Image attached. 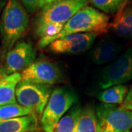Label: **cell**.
<instances>
[{
	"label": "cell",
	"mask_w": 132,
	"mask_h": 132,
	"mask_svg": "<svg viewBox=\"0 0 132 132\" xmlns=\"http://www.w3.org/2000/svg\"><path fill=\"white\" fill-rule=\"evenodd\" d=\"M95 9L106 15H112L119 12L126 0H88Z\"/></svg>",
	"instance_id": "cell-19"
},
{
	"label": "cell",
	"mask_w": 132,
	"mask_h": 132,
	"mask_svg": "<svg viewBox=\"0 0 132 132\" xmlns=\"http://www.w3.org/2000/svg\"><path fill=\"white\" fill-rule=\"evenodd\" d=\"M35 57L36 52L32 43L18 41L6 53L3 64L0 68V76L23 71L35 62Z\"/></svg>",
	"instance_id": "cell-8"
},
{
	"label": "cell",
	"mask_w": 132,
	"mask_h": 132,
	"mask_svg": "<svg viewBox=\"0 0 132 132\" xmlns=\"http://www.w3.org/2000/svg\"><path fill=\"white\" fill-rule=\"evenodd\" d=\"M74 132H101L93 107L86 106L82 109Z\"/></svg>",
	"instance_id": "cell-15"
},
{
	"label": "cell",
	"mask_w": 132,
	"mask_h": 132,
	"mask_svg": "<svg viewBox=\"0 0 132 132\" xmlns=\"http://www.w3.org/2000/svg\"><path fill=\"white\" fill-rule=\"evenodd\" d=\"M62 0H40V10Z\"/></svg>",
	"instance_id": "cell-22"
},
{
	"label": "cell",
	"mask_w": 132,
	"mask_h": 132,
	"mask_svg": "<svg viewBox=\"0 0 132 132\" xmlns=\"http://www.w3.org/2000/svg\"><path fill=\"white\" fill-rule=\"evenodd\" d=\"M31 132H39V131H31Z\"/></svg>",
	"instance_id": "cell-24"
},
{
	"label": "cell",
	"mask_w": 132,
	"mask_h": 132,
	"mask_svg": "<svg viewBox=\"0 0 132 132\" xmlns=\"http://www.w3.org/2000/svg\"><path fill=\"white\" fill-rule=\"evenodd\" d=\"M128 92L127 86L114 85L100 92L97 97L103 104H122Z\"/></svg>",
	"instance_id": "cell-16"
},
{
	"label": "cell",
	"mask_w": 132,
	"mask_h": 132,
	"mask_svg": "<svg viewBox=\"0 0 132 132\" xmlns=\"http://www.w3.org/2000/svg\"><path fill=\"white\" fill-rule=\"evenodd\" d=\"M52 91L50 85L21 81L16 87L15 98L17 104L42 115Z\"/></svg>",
	"instance_id": "cell-6"
},
{
	"label": "cell",
	"mask_w": 132,
	"mask_h": 132,
	"mask_svg": "<svg viewBox=\"0 0 132 132\" xmlns=\"http://www.w3.org/2000/svg\"><path fill=\"white\" fill-rule=\"evenodd\" d=\"M29 114H35V113L31 109L24 107L19 104L0 106V120H7Z\"/></svg>",
	"instance_id": "cell-18"
},
{
	"label": "cell",
	"mask_w": 132,
	"mask_h": 132,
	"mask_svg": "<svg viewBox=\"0 0 132 132\" xmlns=\"http://www.w3.org/2000/svg\"><path fill=\"white\" fill-rule=\"evenodd\" d=\"M6 0H0V17H1V14H2V12L5 7V5H6Z\"/></svg>",
	"instance_id": "cell-23"
},
{
	"label": "cell",
	"mask_w": 132,
	"mask_h": 132,
	"mask_svg": "<svg viewBox=\"0 0 132 132\" xmlns=\"http://www.w3.org/2000/svg\"><path fill=\"white\" fill-rule=\"evenodd\" d=\"M131 132H132V131H131Z\"/></svg>",
	"instance_id": "cell-25"
},
{
	"label": "cell",
	"mask_w": 132,
	"mask_h": 132,
	"mask_svg": "<svg viewBox=\"0 0 132 132\" xmlns=\"http://www.w3.org/2000/svg\"><path fill=\"white\" fill-rule=\"evenodd\" d=\"M132 80V46L102 70L99 78L101 89L123 85Z\"/></svg>",
	"instance_id": "cell-7"
},
{
	"label": "cell",
	"mask_w": 132,
	"mask_h": 132,
	"mask_svg": "<svg viewBox=\"0 0 132 132\" xmlns=\"http://www.w3.org/2000/svg\"><path fill=\"white\" fill-rule=\"evenodd\" d=\"M109 16L90 6L79 10L64 25L62 31L47 43L48 46L54 40L65 36L78 33H95L98 35L106 32L109 27Z\"/></svg>",
	"instance_id": "cell-2"
},
{
	"label": "cell",
	"mask_w": 132,
	"mask_h": 132,
	"mask_svg": "<svg viewBox=\"0 0 132 132\" xmlns=\"http://www.w3.org/2000/svg\"><path fill=\"white\" fill-rule=\"evenodd\" d=\"M101 132H131L132 112L115 104H102L95 108Z\"/></svg>",
	"instance_id": "cell-5"
},
{
	"label": "cell",
	"mask_w": 132,
	"mask_h": 132,
	"mask_svg": "<svg viewBox=\"0 0 132 132\" xmlns=\"http://www.w3.org/2000/svg\"><path fill=\"white\" fill-rule=\"evenodd\" d=\"M88 0H62L43 8L34 22L35 34L51 25H65L81 8L87 6Z\"/></svg>",
	"instance_id": "cell-3"
},
{
	"label": "cell",
	"mask_w": 132,
	"mask_h": 132,
	"mask_svg": "<svg viewBox=\"0 0 132 132\" xmlns=\"http://www.w3.org/2000/svg\"><path fill=\"white\" fill-rule=\"evenodd\" d=\"M120 106L132 112V87L129 89L126 98L123 101L122 104H120Z\"/></svg>",
	"instance_id": "cell-21"
},
{
	"label": "cell",
	"mask_w": 132,
	"mask_h": 132,
	"mask_svg": "<svg viewBox=\"0 0 132 132\" xmlns=\"http://www.w3.org/2000/svg\"><path fill=\"white\" fill-rule=\"evenodd\" d=\"M21 81L50 86L62 80V74L60 68L47 60L33 62L21 73Z\"/></svg>",
	"instance_id": "cell-9"
},
{
	"label": "cell",
	"mask_w": 132,
	"mask_h": 132,
	"mask_svg": "<svg viewBox=\"0 0 132 132\" xmlns=\"http://www.w3.org/2000/svg\"><path fill=\"white\" fill-rule=\"evenodd\" d=\"M82 108L73 106L69 112L64 115L57 123L54 132H74Z\"/></svg>",
	"instance_id": "cell-17"
},
{
	"label": "cell",
	"mask_w": 132,
	"mask_h": 132,
	"mask_svg": "<svg viewBox=\"0 0 132 132\" xmlns=\"http://www.w3.org/2000/svg\"><path fill=\"white\" fill-rule=\"evenodd\" d=\"M26 10L29 13H34L40 10V0H19Z\"/></svg>",
	"instance_id": "cell-20"
},
{
	"label": "cell",
	"mask_w": 132,
	"mask_h": 132,
	"mask_svg": "<svg viewBox=\"0 0 132 132\" xmlns=\"http://www.w3.org/2000/svg\"><path fill=\"white\" fill-rule=\"evenodd\" d=\"M109 27L119 37L132 39V5L121 10Z\"/></svg>",
	"instance_id": "cell-14"
},
{
	"label": "cell",
	"mask_w": 132,
	"mask_h": 132,
	"mask_svg": "<svg viewBox=\"0 0 132 132\" xmlns=\"http://www.w3.org/2000/svg\"><path fill=\"white\" fill-rule=\"evenodd\" d=\"M74 92L65 87H57L52 91L41 115V128L45 132H54L56 126L65 114L76 101Z\"/></svg>",
	"instance_id": "cell-4"
},
{
	"label": "cell",
	"mask_w": 132,
	"mask_h": 132,
	"mask_svg": "<svg viewBox=\"0 0 132 132\" xmlns=\"http://www.w3.org/2000/svg\"><path fill=\"white\" fill-rule=\"evenodd\" d=\"M38 128V120L35 114L0 120V132H31Z\"/></svg>",
	"instance_id": "cell-12"
},
{
	"label": "cell",
	"mask_w": 132,
	"mask_h": 132,
	"mask_svg": "<svg viewBox=\"0 0 132 132\" xmlns=\"http://www.w3.org/2000/svg\"><path fill=\"white\" fill-rule=\"evenodd\" d=\"M21 80L20 73L0 76V106L17 104L15 90Z\"/></svg>",
	"instance_id": "cell-13"
},
{
	"label": "cell",
	"mask_w": 132,
	"mask_h": 132,
	"mask_svg": "<svg viewBox=\"0 0 132 132\" xmlns=\"http://www.w3.org/2000/svg\"><path fill=\"white\" fill-rule=\"evenodd\" d=\"M122 51V46L111 38L101 40L91 52V59L95 64L104 65L112 62Z\"/></svg>",
	"instance_id": "cell-11"
},
{
	"label": "cell",
	"mask_w": 132,
	"mask_h": 132,
	"mask_svg": "<svg viewBox=\"0 0 132 132\" xmlns=\"http://www.w3.org/2000/svg\"><path fill=\"white\" fill-rule=\"evenodd\" d=\"M28 12L19 0H7L0 17V34L5 50L19 41L29 25Z\"/></svg>",
	"instance_id": "cell-1"
},
{
	"label": "cell",
	"mask_w": 132,
	"mask_h": 132,
	"mask_svg": "<svg viewBox=\"0 0 132 132\" xmlns=\"http://www.w3.org/2000/svg\"><path fill=\"white\" fill-rule=\"evenodd\" d=\"M98 37L95 33H78L59 38L48 46L51 52L62 54H78L89 49Z\"/></svg>",
	"instance_id": "cell-10"
}]
</instances>
